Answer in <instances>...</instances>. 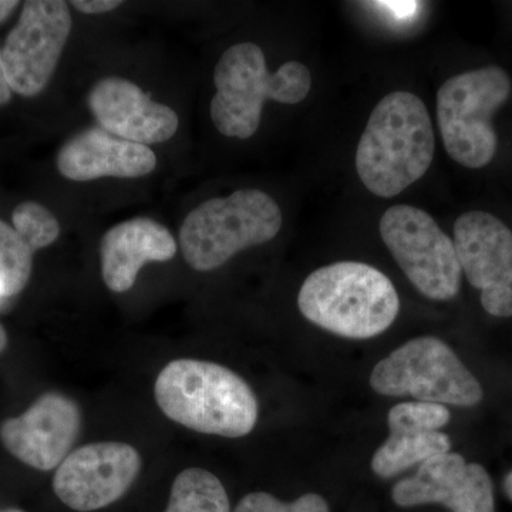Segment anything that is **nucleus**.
<instances>
[{
	"instance_id": "1",
	"label": "nucleus",
	"mask_w": 512,
	"mask_h": 512,
	"mask_svg": "<svg viewBox=\"0 0 512 512\" xmlns=\"http://www.w3.org/2000/svg\"><path fill=\"white\" fill-rule=\"evenodd\" d=\"M434 131L416 94H387L370 114L356 151V170L377 197L392 198L419 181L434 158Z\"/></svg>"
},
{
	"instance_id": "2",
	"label": "nucleus",
	"mask_w": 512,
	"mask_h": 512,
	"mask_svg": "<svg viewBox=\"0 0 512 512\" xmlns=\"http://www.w3.org/2000/svg\"><path fill=\"white\" fill-rule=\"evenodd\" d=\"M154 394L168 419L212 436L238 439L254 430L258 400L248 383L228 367L178 359L157 377Z\"/></svg>"
},
{
	"instance_id": "3",
	"label": "nucleus",
	"mask_w": 512,
	"mask_h": 512,
	"mask_svg": "<svg viewBox=\"0 0 512 512\" xmlns=\"http://www.w3.org/2000/svg\"><path fill=\"white\" fill-rule=\"evenodd\" d=\"M299 311L319 328L348 339H370L392 326L399 295L379 269L338 262L316 269L303 282Z\"/></svg>"
},
{
	"instance_id": "4",
	"label": "nucleus",
	"mask_w": 512,
	"mask_h": 512,
	"mask_svg": "<svg viewBox=\"0 0 512 512\" xmlns=\"http://www.w3.org/2000/svg\"><path fill=\"white\" fill-rule=\"evenodd\" d=\"M214 83L212 123L224 136L247 140L258 131L266 100L301 103L311 92L312 76L299 62L282 64L269 73L261 47L244 42L229 47L221 56Z\"/></svg>"
},
{
	"instance_id": "5",
	"label": "nucleus",
	"mask_w": 512,
	"mask_h": 512,
	"mask_svg": "<svg viewBox=\"0 0 512 512\" xmlns=\"http://www.w3.org/2000/svg\"><path fill=\"white\" fill-rule=\"evenodd\" d=\"M282 228V211L271 195L255 188L202 202L180 229L181 251L198 272L227 264L232 256L274 239Z\"/></svg>"
},
{
	"instance_id": "6",
	"label": "nucleus",
	"mask_w": 512,
	"mask_h": 512,
	"mask_svg": "<svg viewBox=\"0 0 512 512\" xmlns=\"http://www.w3.org/2000/svg\"><path fill=\"white\" fill-rule=\"evenodd\" d=\"M510 76L498 66L457 74L437 92V121L448 156L483 168L497 153L493 116L510 99Z\"/></svg>"
},
{
	"instance_id": "7",
	"label": "nucleus",
	"mask_w": 512,
	"mask_h": 512,
	"mask_svg": "<svg viewBox=\"0 0 512 512\" xmlns=\"http://www.w3.org/2000/svg\"><path fill=\"white\" fill-rule=\"evenodd\" d=\"M370 386L383 396L458 407L478 406L484 399L477 377L447 343L433 336L409 340L380 360Z\"/></svg>"
},
{
	"instance_id": "8",
	"label": "nucleus",
	"mask_w": 512,
	"mask_h": 512,
	"mask_svg": "<svg viewBox=\"0 0 512 512\" xmlns=\"http://www.w3.org/2000/svg\"><path fill=\"white\" fill-rule=\"evenodd\" d=\"M379 229L384 245L417 291L434 301L457 295L463 272L454 241L429 212L394 205L384 212Z\"/></svg>"
},
{
	"instance_id": "9",
	"label": "nucleus",
	"mask_w": 512,
	"mask_h": 512,
	"mask_svg": "<svg viewBox=\"0 0 512 512\" xmlns=\"http://www.w3.org/2000/svg\"><path fill=\"white\" fill-rule=\"evenodd\" d=\"M72 32L69 6L62 0H30L2 50L12 92L35 97L55 73Z\"/></svg>"
},
{
	"instance_id": "10",
	"label": "nucleus",
	"mask_w": 512,
	"mask_h": 512,
	"mask_svg": "<svg viewBox=\"0 0 512 512\" xmlns=\"http://www.w3.org/2000/svg\"><path fill=\"white\" fill-rule=\"evenodd\" d=\"M454 247L461 272L481 292L484 311L495 318H511V229L488 212H466L454 224Z\"/></svg>"
},
{
	"instance_id": "11",
	"label": "nucleus",
	"mask_w": 512,
	"mask_h": 512,
	"mask_svg": "<svg viewBox=\"0 0 512 512\" xmlns=\"http://www.w3.org/2000/svg\"><path fill=\"white\" fill-rule=\"evenodd\" d=\"M140 470V454L130 444H86L72 451L57 467L53 490L74 511H97L120 500Z\"/></svg>"
},
{
	"instance_id": "12",
	"label": "nucleus",
	"mask_w": 512,
	"mask_h": 512,
	"mask_svg": "<svg viewBox=\"0 0 512 512\" xmlns=\"http://www.w3.org/2000/svg\"><path fill=\"white\" fill-rule=\"evenodd\" d=\"M82 427V413L70 397L40 396L22 416L3 421L0 440L22 463L40 471L59 467L69 456Z\"/></svg>"
},
{
	"instance_id": "13",
	"label": "nucleus",
	"mask_w": 512,
	"mask_h": 512,
	"mask_svg": "<svg viewBox=\"0 0 512 512\" xmlns=\"http://www.w3.org/2000/svg\"><path fill=\"white\" fill-rule=\"evenodd\" d=\"M393 501L400 507L443 504L451 512H495L488 471L451 451L424 461L413 477L394 485Z\"/></svg>"
},
{
	"instance_id": "14",
	"label": "nucleus",
	"mask_w": 512,
	"mask_h": 512,
	"mask_svg": "<svg viewBox=\"0 0 512 512\" xmlns=\"http://www.w3.org/2000/svg\"><path fill=\"white\" fill-rule=\"evenodd\" d=\"M87 103L104 131L131 143H164L180 126L171 107L156 103L137 84L121 77H106L94 84Z\"/></svg>"
},
{
	"instance_id": "15",
	"label": "nucleus",
	"mask_w": 512,
	"mask_h": 512,
	"mask_svg": "<svg viewBox=\"0 0 512 512\" xmlns=\"http://www.w3.org/2000/svg\"><path fill=\"white\" fill-rule=\"evenodd\" d=\"M56 165L59 173L72 181L138 178L153 173L157 157L144 144L131 143L93 127L76 134L60 148Z\"/></svg>"
},
{
	"instance_id": "16",
	"label": "nucleus",
	"mask_w": 512,
	"mask_h": 512,
	"mask_svg": "<svg viewBox=\"0 0 512 512\" xmlns=\"http://www.w3.org/2000/svg\"><path fill=\"white\" fill-rule=\"evenodd\" d=\"M175 254L177 242L163 224L134 218L109 229L101 239V275L110 291L127 292L144 265L171 261Z\"/></svg>"
},
{
	"instance_id": "17",
	"label": "nucleus",
	"mask_w": 512,
	"mask_h": 512,
	"mask_svg": "<svg viewBox=\"0 0 512 512\" xmlns=\"http://www.w3.org/2000/svg\"><path fill=\"white\" fill-rule=\"evenodd\" d=\"M451 439L441 431L426 433H390L372 458L376 476L393 478L407 468L423 464L439 454L450 453Z\"/></svg>"
},
{
	"instance_id": "18",
	"label": "nucleus",
	"mask_w": 512,
	"mask_h": 512,
	"mask_svg": "<svg viewBox=\"0 0 512 512\" xmlns=\"http://www.w3.org/2000/svg\"><path fill=\"white\" fill-rule=\"evenodd\" d=\"M165 512H231L220 478L202 468H187L175 478Z\"/></svg>"
},
{
	"instance_id": "19",
	"label": "nucleus",
	"mask_w": 512,
	"mask_h": 512,
	"mask_svg": "<svg viewBox=\"0 0 512 512\" xmlns=\"http://www.w3.org/2000/svg\"><path fill=\"white\" fill-rule=\"evenodd\" d=\"M32 251L15 228L0 220V281L3 296H15L28 285L33 266Z\"/></svg>"
},
{
	"instance_id": "20",
	"label": "nucleus",
	"mask_w": 512,
	"mask_h": 512,
	"mask_svg": "<svg viewBox=\"0 0 512 512\" xmlns=\"http://www.w3.org/2000/svg\"><path fill=\"white\" fill-rule=\"evenodd\" d=\"M13 228L33 252L49 247L59 238L60 225L55 215L35 201H25L12 214Z\"/></svg>"
},
{
	"instance_id": "21",
	"label": "nucleus",
	"mask_w": 512,
	"mask_h": 512,
	"mask_svg": "<svg viewBox=\"0 0 512 512\" xmlns=\"http://www.w3.org/2000/svg\"><path fill=\"white\" fill-rule=\"evenodd\" d=\"M450 419V410L444 404L429 402L396 404L387 414L390 433L440 431Z\"/></svg>"
},
{
	"instance_id": "22",
	"label": "nucleus",
	"mask_w": 512,
	"mask_h": 512,
	"mask_svg": "<svg viewBox=\"0 0 512 512\" xmlns=\"http://www.w3.org/2000/svg\"><path fill=\"white\" fill-rule=\"evenodd\" d=\"M234 512H329V507L318 494L302 495L292 503H284L268 493H252L239 501Z\"/></svg>"
},
{
	"instance_id": "23",
	"label": "nucleus",
	"mask_w": 512,
	"mask_h": 512,
	"mask_svg": "<svg viewBox=\"0 0 512 512\" xmlns=\"http://www.w3.org/2000/svg\"><path fill=\"white\" fill-rule=\"evenodd\" d=\"M72 5L86 15H100V13L111 12L123 5L120 0H74Z\"/></svg>"
},
{
	"instance_id": "24",
	"label": "nucleus",
	"mask_w": 512,
	"mask_h": 512,
	"mask_svg": "<svg viewBox=\"0 0 512 512\" xmlns=\"http://www.w3.org/2000/svg\"><path fill=\"white\" fill-rule=\"evenodd\" d=\"M377 9L384 10L386 13H392L396 19H409L417 10L419 3L417 2H375Z\"/></svg>"
},
{
	"instance_id": "25",
	"label": "nucleus",
	"mask_w": 512,
	"mask_h": 512,
	"mask_svg": "<svg viewBox=\"0 0 512 512\" xmlns=\"http://www.w3.org/2000/svg\"><path fill=\"white\" fill-rule=\"evenodd\" d=\"M12 99V89H10L8 79H6L5 67H3L2 50H0V106L9 103Z\"/></svg>"
},
{
	"instance_id": "26",
	"label": "nucleus",
	"mask_w": 512,
	"mask_h": 512,
	"mask_svg": "<svg viewBox=\"0 0 512 512\" xmlns=\"http://www.w3.org/2000/svg\"><path fill=\"white\" fill-rule=\"evenodd\" d=\"M19 2L16 0H0V23L5 22L9 18L10 13L18 8Z\"/></svg>"
},
{
	"instance_id": "27",
	"label": "nucleus",
	"mask_w": 512,
	"mask_h": 512,
	"mask_svg": "<svg viewBox=\"0 0 512 512\" xmlns=\"http://www.w3.org/2000/svg\"><path fill=\"white\" fill-rule=\"evenodd\" d=\"M504 493L512 501V471L504 478Z\"/></svg>"
},
{
	"instance_id": "28",
	"label": "nucleus",
	"mask_w": 512,
	"mask_h": 512,
	"mask_svg": "<svg viewBox=\"0 0 512 512\" xmlns=\"http://www.w3.org/2000/svg\"><path fill=\"white\" fill-rule=\"evenodd\" d=\"M6 345H8V335H6V330L3 329V326L0 325V352L5 350Z\"/></svg>"
},
{
	"instance_id": "29",
	"label": "nucleus",
	"mask_w": 512,
	"mask_h": 512,
	"mask_svg": "<svg viewBox=\"0 0 512 512\" xmlns=\"http://www.w3.org/2000/svg\"><path fill=\"white\" fill-rule=\"evenodd\" d=\"M0 512H25V511L18 510V508H9V510H3Z\"/></svg>"
},
{
	"instance_id": "30",
	"label": "nucleus",
	"mask_w": 512,
	"mask_h": 512,
	"mask_svg": "<svg viewBox=\"0 0 512 512\" xmlns=\"http://www.w3.org/2000/svg\"><path fill=\"white\" fill-rule=\"evenodd\" d=\"M3 296V285H2V281H0V298H2Z\"/></svg>"
}]
</instances>
